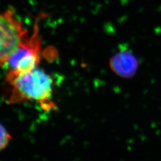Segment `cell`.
Returning <instances> with one entry per match:
<instances>
[{"instance_id": "1", "label": "cell", "mask_w": 161, "mask_h": 161, "mask_svg": "<svg viewBox=\"0 0 161 161\" xmlns=\"http://www.w3.org/2000/svg\"><path fill=\"white\" fill-rule=\"evenodd\" d=\"M11 86L10 103L34 101L47 111L56 109L53 101V81L51 76L37 68L7 80Z\"/></svg>"}, {"instance_id": "2", "label": "cell", "mask_w": 161, "mask_h": 161, "mask_svg": "<svg viewBox=\"0 0 161 161\" xmlns=\"http://www.w3.org/2000/svg\"><path fill=\"white\" fill-rule=\"evenodd\" d=\"M46 17L44 13H41L36 17L31 34L20 44L8 60L5 66L7 68L6 80L37 68L42 52L40 24Z\"/></svg>"}, {"instance_id": "3", "label": "cell", "mask_w": 161, "mask_h": 161, "mask_svg": "<svg viewBox=\"0 0 161 161\" xmlns=\"http://www.w3.org/2000/svg\"><path fill=\"white\" fill-rule=\"evenodd\" d=\"M29 35L12 6L0 12V67L6 66L18 47Z\"/></svg>"}, {"instance_id": "4", "label": "cell", "mask_w": 161, "mask_h": 161, "mask_svg": "<svg viewBox=\"0 0 161 161\" xmlns=\"http://www.w3.org/2000/svg\"><path fill=\"white\" fill-rule=\"evenodd\" d=\"M109 65L116 75L124 78H131L136 74L139 62L132 52L125 47H121L120 50L110 58Z\"/></svg>"}, {"instance_id": "5", "label": "cell", "mask_w": 161, "mask_h": 161, "mask_svg": "<svg viewBox=\"0 0 161 161\" xmlns=\"http://www.w3.org/2000/svg\"><path fill=\"white\" fill-rule=\"evenodd\" d=\"M12 138L6 128L0 124V151L5 149Z\"/></svg>"}]
</instances>
